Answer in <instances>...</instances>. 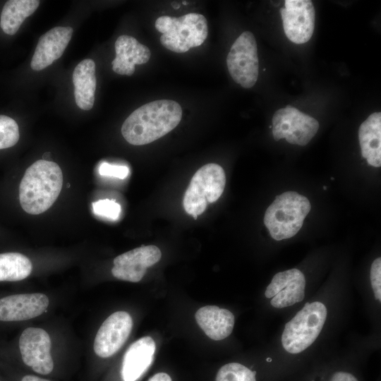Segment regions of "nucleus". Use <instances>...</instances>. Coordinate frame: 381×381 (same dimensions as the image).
I'll return each mask as SVG.
<instances>
[{"instance_id":"nucleus-1","label":"nucleus","mask_w":381,"mask_h":381,"mask_svg":"<svg viewBox=\"0 0 381 381\" xmlns=\"http://www.w3.org/2000/svg\"><path fill=\"white\" fill-rule=\"evenodd\" d=\"M181 118L182 109L178 102L155 100L133 111L123 122L121 134L131 145H146L174 129Z\"/></svg>"},{"instance_id":"nucleus-2","label":"nucleus","mask_w":381,"mask_h":381,"mask_svg":"<svg viewBox=\"0 0 381 381\" xmlns=\"http://www.w3.org/2000/svg\"><path fill=\"white\" fill-rule=\"evenodd\" d=\"M63 185V174L55 162L40 159L25 171L19 186V200L23 210L39 214L57 199Z\"/></svg>"},{"instance_id":"nucleus-3","label":"nucleus","mask_w":381,"mask_h":381,"mask_svg":"<svg viewBox=\"0 0 381 381\" xmlns=\"http://www.w3.org/2000/svg\"><path fill=\"white\" fill-rule=\"evenodd\" d=\"M310 209V201L306 197L296 192L287 191L276 197L267 207L264 224L274 240L289 238L301 229Z\"/></svg>"},{"instance_id":"nucleus-4","label":"nucleus","mask_w":381,"mask_h":381,"mask_svg":"<svg viewBox=\"0 0 381 381\" xmlns=\"http://www.w3.org/2000/svg\"><path fill=\"white\" fill-rule=\"evenodd\" d=\"M155 28L162 34L161 44L176 53H184L201 45L208 34L205 17L197 13L178 18L160 16L155 21Z\"/></svg>"},{"instance_id":"nucleus-5","label":"nucleus","mask_w":381,"mask_h":381,"mask_svg":"<svg viewBox=\"0 0 381 381\" xmlns=\"http://www.w3.org/2000/svg\"><path fill=\"white\" fill-rule=\"evenodd\" d=\"M327 315V308L323 303L318 301L306 303L285 325L282 335L284 349L290 353H298L309 347L320 334Z\"/></svg>"},{"instance_id":"nucleus-6","label":"nucleus","mask_w":381,"mask_h":381,"mask_svg":"<svg viewBox=\"0 0 381 381\" xmlns=\"http://www.w3.org/2000/svg\"><path fill=\"white\" fill-rule=\"evenodd\" d=\"M226 183L222 167L214 163L200 167L192 177L183 200L185 211L195 219L222 195Z\"/></svg>"},{"instance_id":"nucleus-7","label":"nucleus","mask_w":381,"mask_h":381,"mask_svg":"<svg viewBox=\"0 0 381 381\" xmlns=\"http://www.w3.org/2000/svg\"><path fill=\"white\" fill-rule=\"evenodd\" d=\"M226 65L233 80L244 88H250L258 80L259 60L253 34L243 32L234 42L226 57Z\"/></svg>"},{"instance_id":"nucleus-8","label":"nucleus","mask_w":381,"mask_h":381,"mask_svg":"<svg viewBox=\"0 0 381 381\" xmlns=\"http://www.w3.org/2000/svg\"><path fill=\"white\" fill-rule=\"evenodd\" d=\"M275 112L278 119L272 127L276 141L285 138L290 144L304 146L318 132V121L291 105L288 104Z\"/></svg>"},{"instance_id":"nucleus-9","label":"nucleus","mask_w":381,"mask_h":381,"mask_svg":"<svg viewBox=\"0 0 381 381\" xmlns=\"http://www.w3.org/2000/svg\"><path fill=\"white\" fill-rule=\"evenodd\" d=\"M51 346L49 334L39 327L25 329L18 339V349L23 362L41 375H48L54 369Z\"/></svg>"},{"instance_id":"nucleus-10","label":"nucleus","mask_w":381,"mask_h":381,"mask_svg":"<svg viewBox=\"0 0 381 381\" xmlns=\"http://www.w3.org/2000/svg\"><path fill=\"white\" fill-rule=\"evenodd\" d=\"M280 8L283 29L286 37L295 44H303L311 38L315 21L312 1L286 0Z\"/></svg>"},{"instance_id":"nucleus-11","label":"nucleus","mask_w":381,"mask_h":381,"mask_svg":"<svg viewBox=\"0 0 381 381\" xmlns=\"http://www.w3.org/2000/svg\"><path fill=\"white\" fill-rule=\"evenodd\" d=\"M133 327V320L126 311L110 315L99 328L94 341V351L101 358L115 354L128 338Z\"/></svg>"},{"instance_id":"nucleus-12","label":"nucleus","mask_w":381,"mask_h":381,"mask_svg":"<svg viewBox=\"0 0 381 381\" xmlns=\"http://www.w3.org/2000/svg\"><path fill=\"white\" fill-rule=\"evenodd\" d=\"M162 257L159 248L155 246H143L122 253L114 260L113 276L131 282H140L147 268L157 263Z\"/></svg>"},{"instance_id":"nucleus-13","label":"nucleus","mask_w":381,"mask_h":381,"mask_svg":"<svg viewBox=\"0 0 381 381\" xmlns=\"http://www.w3.org/2000/svg\"><path fill=\"white\" fill-rule=\"evenodd\" d=\"M306 279L298 269L277 273L267 286L265 295L272 298L271 305L283 308L302 301L305 296Z\"/></svg>"},{"instance_id":"nucleus-14","label":"nucleus","mask_w":381,"mask_h":381,"mask_svg":"<svg viewBox=\"0 0 381 381\" xmlns=\"http://www.w3.org/2000/svg\"><path fill=\"white\" fill-rule=\"evenodd\" d=\"M49 306L48 297L42 293L17 294L0 298V322L28 320L42 315Z\"/></svg>"},{"instance_id":"nucleus-15","label":"nucleus","mask_w":381,"mask_h":381,"mask_svg":"<svg viewBox=\"0 0 381 381\" xmlns=\"http://www.w3.org/2000/svg\"><path fill=\"white\" fill-rule=\"evenodd\" d=\"M73 30L71 27H55L42 35L37 42L30 66L41 71L59 59L68 44Z\"/></svg>"},{"instance_id":"nucleus-16","label":"nucleus","mask_w":381,"mask_h":381,"mask_svg":"<svg viewBox=\"0 0 381 381\" xmlns=\"http://www.w3.org/2000/svg\"><path fill=\"white\" fill-rule=\"evenodd\" d=\"M116 58L112 61L113 71L120 75H131L135 65L147 63L151 56L149 48L129 35L119 36L115 42Z\"/></svg>"},{"instance_id":"nucleus-17","label":"nucleus","mask_w":381,"mask_h":381,"mask_svg":"<svg viewBox=\"0 0 381 381\" xmlns=\"http://www.w3.org/2000/svg\"><path fill=\"white\" fill-rule=\"evenodd\" d=\"M155 349V342L150 337H144L133 342L123 358V380L136 381L140 377L152 364Z\"/></svg>"},{"instance_id":"nucleus-18","label":"nucleus","mask_w":381,"mask_h":381,"mask_svg":"<svg viewBox=\"0 0 381 381\" xmlns=\"http://www.w3.org/2000/svg\"><path fill=\"white\" fill-rule=\"evenodd\" d=\"M198 325L207 337L213 340H222L229 337L234 326V315L227 309L216 306L200 308L195 313Z\"/></svg>"},{"instance_id":"nucleus-19","label":"nucleus","mask_w":381,"mask_h":381,"mask_svg":"<svg viewBox=\"0 0 381 381\" xmlns=\"http://www.w3.org/2000/svg\"><path fill=\"white\" fill-rule=\"evenodd\" d=\"M72 80L77 106L83 110L91 109L97 85L94 61L90 59L81 61L73 71Z\"/></svg>"},{"instance_id":"nucleus-20","label":"nucleus","mask_w":381,"mask_h":381,"mask_svg":"<svg viewBox=\"0 0 381 381\" xmlns=\"http://www.w3.org/2000/svg\"><path fill=\"white\" fill-rule=\"evenodd\" d=\"M361 155L368 164L381 166V113L375 112L363 121L358 129Z\"/></svg>"},{"instance_id":"nucleus-21","label":"nucleus","mask_w":381,"mask_h":381,"mask_svg":"<svg viewBox=\"0 0 381 381\" xmlns=\"http://www.w3.org/2000/svg\"><path fill=\"white\" fill-rule=\"evenodd\" d=\"M39 5L38 0L7 1L1 14V28L7 35H15L25 19L31 16Z\"/></svg>"},{"instance_id":"nucleus-22","label":"nucleus","mask_w":381,"mask_h":381,"mask_svg":"<svg viewBox=\"0 0 381 381\" xmlns=\"http://www.w3.org/2000/svg\"><path fill=\"white\" fill-rule=\"evenodd\" d=\"M32 270V262L27 256L16 252L0 253V282L23 280Z\"/></svg>"},{"instance_id":"nucleus-23","label":"nucleus","mask_w":381,"mask_h":381,"mask_svg":"<svg viewBox=\"0 0 381 381\" xmlns=\"http://www.w3.org/2000/svg\"><path fill=\"white\" fill-rule=\"evenodd\" d=\"M255 374L243 365L230 363L219 370L216 381H256Z\"/></svg>"},{"instance_id":"nucleus-24","label":"nucleus","mask_w":381,"mask_h":381,"mask_svg":"<svg viewBox=\"0 0 381 381\" xmlns=\"http://www.w3.org/2000/svg\"><path fill=\"white\" fill-rule=\"evenodd\" d=\"M19 138L16 121L8 116L0 115V150L14 146Z\"/></svg>"},{"instance_id":"nucleus-25","label":"nucleus","mask_w":381,"mask_h":381,"mask_svg":"<svg viewBox=\"0 0 381 381\" xmlns=\"http://www.w3.org/2000/svg\"><path fill=\"white\" fill-rule=\"evenodd\" d=\"M95 214L111 220H116L121 211V205L114 200L102 199L92 203Z\"/></svg>"},{"instance_id":"nucleus-26","label":"nucleus","mask_w":381,"mask_h":381,"mask_svg":"<svg viewBox=\"0 0 381 381\" xmlns=\"http://www.w3.org/2000/svg\"><path fill=\"white\" fill-rule=\"evenodd\" d=\"M98 171L101 176L124 179L129 174V169L126 166L113 164L104 162L99 165Z\"/></svg>"},{"instance_id":"nucleus-27","label":"nucleus","mask_w":381,"mask_h":381,"mask_svg":"<svg viewBox=\"0 0 381 381\" xmlns=\"http://www.w3.org/2000/svg\"><path fill=\"white\" fill-rule=\"evenodd\" d=\"M370 283L376 300L381 301V258H376L372 263L370 273Z\"/></svg>"},{"instance_id":"nucleus-28","label":"nucleus","mask_w":381,"mask_h":381,"mask_svg":"<svg viewBox=\"0 0 381 381\" xmlns=\"http://www.w3.org/2000/svg\"><path fill=\"white\" fill-rule=\"evenodd\" d=\"M330 381H358V380L349 373L339 371L332 375Z\"/></svg>"},{"instance_id":"nucleus-29","label":"nucleus","mask_w":381,"mask_h":381,"mask_svg":"<svg viewBox=\"0 0 381 381\" xmlns=\"http://www.w3.org/2000/svg\"><path fill=\"white\" fill-rule=\"evenodd\" d=\"M148 381H172L170 376L165 373H158L149 379Z\"/></svg>"},{"instance_id":"nucleus-30","label":"nucleus","mask_w":381,"mask_h":381,"mask_svg":"<svg viewBox=\"0 0 381 381\" xmlns=\"http://www.w3.org/2000/svg\"><path fill=\"white\" fill-rule=\"evenodd\" d=\"M20 381H51L47 379L42 378L32 375H27L23 376Z\"/></svg>"},{"instance_id":"nucleus-31","label":"nucleus","mask_w":381,"mask_h":381,"mask_svg":"<svg viewBox=\"0 0 381 381\" xmlns=\"http://www.w3.org/2000/svg\"><path fill=\"white\" fill-rule=\"evenodd\" d=\"M267 360V361H272V359L269 358Z\"/></svg>"},{"instance_id":"nucleus-32","label":"nucleus","mask_w":381,"mask_h":381,"mask_svg":"<svg viewBox=\"0 0 381 381\" xmlns=\"http://www.w3.org/2000/svg\"><path fill=\"white\" fill-rule=\"evenodd\" d=\"M0 381H2V380L0 379Z\"/></svg>"}]
</instances>
